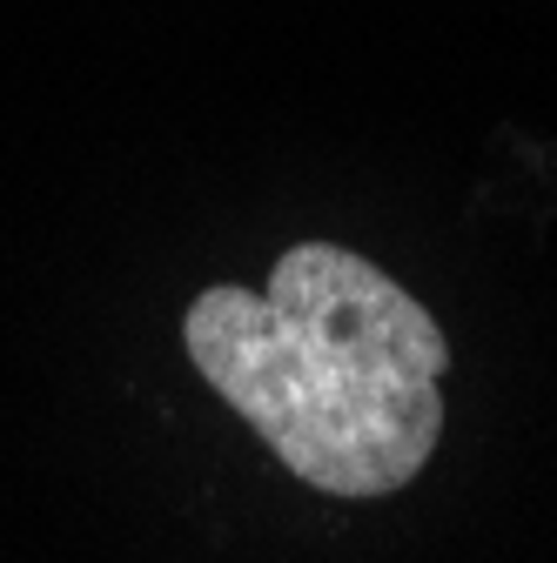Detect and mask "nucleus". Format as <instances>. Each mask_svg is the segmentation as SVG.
I'll list each match as a JSON object with an SVG mask.
<instances>
[{"instance_id": "nucleus-1", "label": "nucleus", "mask_w": 557, "mask_h": 563, "mask_svg": "<svg viewBox=\"0 0 557 563\" xmlns=\"http://www.w3.org/2000/svg\"><path fill=\"white\" fill-rule=\"evenodd\" d=\"M182 342L201 383L323 497H396L437 456L450 335L357 249L296 242L262 296L216 282L188 302Z\"/></svg>"}]
</instances>
